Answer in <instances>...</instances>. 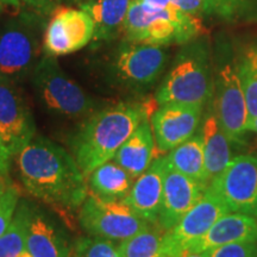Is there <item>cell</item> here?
I'll return each mask as SVG.
<instances>
[{
	"mask_svg": "<svg viewBox=\"0 0 257 257\" xmlns=\"http://www.w3.org/2000/svg\"><path fill=\"white\" fill-rule=\"evenodd\" d=\"M19 179L32 197L76 210L87 197L86 176L74 157L49 138L35 136L16 155Z\"/></svg>",
	"mask_w": 257,
	"mask_h": 257,
	"instance_id": "6da1fadb",
	"label": "cell"
},
{
	"mask_svg": "<svg viewBox=\"0 0 257 257\" xmlns=\"http://www.w3.org/2000/svg\"><path fill=\"white\" fill-rule=\"evenodd\" d=\"M150 115L147 104L121 101L96 110L85 118L69 143L73 157L85 176L113 159L121 144Z\"/></svg>",
	"mask_w": 257,
	"mask_h": 257,
	"instance_id": "7a4b0ae2",
	"label": "cell"
},
{
	"mask_svg": "<svg viewBox=\"0 0 257 257\" xmlns=\"http://www.w3.org/2000/svg\"><path fill=\"white\" fill-rule=\"evenodd\" d=\"M213 55L206 37L180 48L168 73L155 93L157 106L187 104L206 106L213 98Z\"/></svg>",
	"mask_w": 257,
	"mask_h": 257,
	"instance_id": "3957f363",
	"label": "cell"
},
{
	"mask_svg": "<svg viewBox=\"0 0 257 257\" xmlns=\"http://www.w3.org/2000/svg\"><path fill=\"white\" fill-rule=\"evenodd\" d=\"M200 18L181 11L175 4L156 8L133 0L123 29L124 40L153 46H184L202 36Z\"/></svg>",
	"mask_w": 257,
	"mask_h": 257,
	"instance_id": "277c9868",
	"label": "cell"
},
{
	"mask_svg": "<svg viewBox=\"0 0 257 257\" xmlns=\"http://www.w3.org/2000/svg\"><path fill=\"white\" fill-rule=\"evenodd\" d=\"M47 17L23 9L0 27V76L19 83L30 79L41 60V34Z\"/></svg>",
	"mask_w": 257,
	"mask_h": 257,
	"instance_id": "5b68a950",
	"label": "cell"
},
{
	"mask_svg": "<svg viewBox=\"0 0 257 257\" xmlns=\"http://www.w3.org/2000/svg\"><path fill=\"white\" fill-rule=\"evenodd\" d=\"M214 91L211 104L224 133L233 144H245L249 131V112L242 83L237 57L229 43L218 44L213 55Z\"/></svg>",
	"mask_w": 257,
	"mask_h": 257,
	"instance_id": "8992f818",
	"label": "cell"
},
{
	"mask_svg": "<svg viewBox=\"0 0 257 257\" xmlns=\"http://www.w3.org/2000/svg\"><path fill=\"white\" fill-rule=\"evenodd\" d=\"M32 87L48 110L70 118H87L96 111V101L61 68L56 57H41L30 76Z\"/></svg>",
	"mask_w": 257,
	"mask_h": 257,
	"instance_id": "52a82bcc",
	"label": "cell"
},
{
	"mask_svg": "<svg viewBox=\"0 0 257 257\" xmlns=\"http://www.w3.org/2000/svg\"><path fill=\"white\" fill-rule=\"evenodd\" d=\"M168 62L166 47L121 40L107 63L108 78L128 91L143 92L153 87Z\"/></svg>",
	"mask_w": 257,
	"mask_h": 257,
	"instance_id": "ba28073f",
	"label": "cell"
},
{
	"mask_svg": "<svg viewBox=\"0 0 257 257\" xmlns=\"http://www.w3.org/2000/svg\"><path fill=\"white\" fill-rule=\"evenodd\" d=\"M79 223L89 236L114 242L133 237L152 225L124 200H107L91 191L80 206Z\"/></svg>",
	"mask_w": 257,
	"mask_h": 257,
	"instance_id": "9c48e42d",
	"label": "cell"
},
{
	"mask_svg": "<svg viewBox=\"0 0 257 257\" xmlns=\"http://www.w3.org/2000/svg\"><path fill=\"white\" fill-rule=\"evenodd\" d=\"M208 187L230 212L257 218V155L234 156Z\"/></svg>",
	"mask_w": 257,
	"mask_h": 257,
	"instance_id": "30bf717a",
	"label": "cell"
},
{
	"mask_svg": "<svg viewBox=\"0 0 257 257\" xmlns=\"http://www.w3.org/2000/svg\"><path fill=\"white\" fill-rule=\"evenodd\" d=\"M94 38L91 16L80 8L57 5L51 12L43 34L46 55L62 56L81 50Z\"/></svg>",
	"mask_w": 257,
	"mask_h": 257,
	"instance_id": "8fae6325",
	"label": "cell"
},
{
	"mask_svg": "<svg viewBox=\"0 0 257 257\" xmlns=\"http://www.w3.org/2000/svg\"><path fill=\"white\" fill-rule=\"evenodd\" d=\"M229 208L208 187L204 197L193 206L174 227L163 233L162 251L166 257H180L189 245L210 230Z\"/></svg>",
	"mask_w": 257,
	"mask_h": 257,
	"instance_id": "7c38bea8",
	"label": "cell"
},
{
	"mask_svg": "<svg viewBox=\"0 0 257 257\" xmlns=\"http://www.w3.org/2000/svg\"><path fill=\"white\" fill-rule=\"evenodd\" d=\"M35 134L34 117L18 83L0 76V135L12 159Z\"/></svg>",
	"mask_w": 257,
	"mask_h": 257,
	"instance_id": "4fadbf2b",
	"label": "cell"
},
{
	"mask_svg": "<svg viewBox=\"0 0 257 257\" xmlns=\"http://www.w3.org/2000/svg\"><path fill=\"white\" fill-rule=\"evenodd\" d=\"M205 106L187 104L161 105L150 115L157 155L168 154L197 134Z\"/></svg>",
	"mask_w": 257,
	"mask_h": 257,
	"instance_id": "5bb4252c",
	"label": "cell"
},
{
	"mask_svg": "<svg viewBox=\"0 0 257 257\" xmlns=\"http://www.w3.org/2000/svg\"><path fill=\"white\" fill-rule=\"evenodd\" d=\"M207 188L208 186L176 172L166 162L163 194L157 226L165 232L174 227L181 218L204 197Z\"/></svg>",
	"mask_w": 257,
	"mask_h": 257,
	"instance_id": "9a60e30c",
	"label": "cell"
},
{
	"mask_svg": "<svg viewBox=\"0 0 257 257\" xmlns=\"http://www.w3.org/2000/svg\"><path fill=\"white\" fill-rule=\"evenodd\" d=\"M166 157L159 156L146 172L135 180L124 201L148 223L157 225L163 194Z\"/></svg>",
	"mask_w": 257,
	"mask_h": 257,
	"instance_id": "2e32d148",
	"label": "cell"
},
{
	"mask_svg": "<svg viewBox=\"0 0 257 257\" xmlns=\"http://www.w3.org/2000/svg\"><path fill=\"white\" fill-rule=\"evenodd\" d=\"M238 242H257V218L229 212L186 250L200 253L211 248Z\"/></svg>",
	"mask_w": 257,
	"mask_h": 257,
	"instance_id": "e0dca14e",
	"label": "cell"
},
{
	"mask_svg": "<svg viewBox=\"0 0 257 257\" xmlns=\"http://www.w3.org/2000/svg\"><path fill=\"white\" fill-rule=\"evenodd\" d=\"M31 257H70L73 246L55 221L40 211H32L27 236Z\"/></svg>",
	"mask_w": 257,
	"mask_h": 257,
	"instance_id": "ac0fdd59",
	"label": "cell"
},
{
	"mask_svg": "<svg viewBox=\"0 0 257 257\" xmlns=\"http://www.w3.org/2000/svg\"><path fill=\"white\" fill-rule=\"evenodd\" d=\"M157 149L149 118L142 120L117 150L113 160L136 180L156 159Z\"/></svg>",
	"mask_w": 257,
	"mask_h": 257,
	"instance_id": "d6986e66",
	"label": "cell"
},
{
	"mask_svg": "<svg viewBox=\"0 0 257 257\" xmlns=\"http://www.w3.org/2000/svg\"><path fill=\"white\" fill-rule=\"evenodd\" d=\"M200 128L204 137L205 167L208 181L211 182L230 165L234 157L231 147L232 142L224 133L211 101L208 102V108L204 112Z\"/></svg>",
	"mask_w": 257,
	"mask_h": 257,
	"instance_id": "ffe728a7",
	"label": "cell"
},
{
	"mask_svg": "<svg viewBox=\"0 0 257 257\" xmlns=\"http://www.w3.org/2000/svg\"><path fill=\"white\" fill-rule=\"evenodd\" d=\"M131 3L133 0H91L80 5L94 23L93 41L107 43L119 38Z\"/></svg>",
	"mask_w": 257,
	"mask_h": 257,
	"instance_id": "44dd1931",
	"label": "cell"
},
{
	"mask_svg": "<svg viewBox=\"0 0 257 257\" xmlns=\"http://www.w3.org/2000/svg\"><path fill=\"white\" fill-rule=\"evenodd\" d=\"M166 162L176 172L202 185H210L205 167L204 137L201 128L186 142L170 150L166 155Z\"/></svg>",
	"mask_w": 257,
	"mask_h": 257,
	"instance_id": "7402d4cb",
	"label": "cell"
},
{
	"mask_svg": "<svg viewBox=\"0 0 257 257\" xmlns=\"http://www.w3.org/2000/svg\"><path fill=\"white\" fill-rule=\"evenodd\" d=\"M135 184V179L113 160L96 167L88 175V188L102 199L124 200Z\"/></svg>",
	"mask_w": 257,
	"mask_h": 257,
	"instance_id": "603a6c76",
	"label": "cell"
},
{
	"mask_svg": "<svg viewBox=\"0 0 257 257\" xmlns=\"http://www.w3.org/2000/svg\"><path fill=\"white\" fill-rule=\"evenodd\" d=\"M32 211L34 207L27 201L19 200L11 223L0 236V257H19L27 249V236Z\"/></svg>",
	"mask_w": 257,
	"mask_h": 257,
	"instance_id": "cb8c5ba5",
	"label": "cell"
},
{
	"mask_svg": "<svg viewBox=\"0 0 257 257\" xmlns=\"http://www.w3.org/2000/svg\"><path fill=\"white\" fill-rule=\"evenodd\" d=\"M165 231L157 225L147 229L118 244L120 257H166L162 251V239Z\"/></svg>",
	"mask_w": 257,
	"mask_h": 257,
	"instance_id": "d4e9b609",
	"label": "cell"
},
{
	"mask_svg": "<svg viewBox=\"0 0 257 257\" xmlns=\"http://www.w3.org/2000/svg\"><path fill=\"white\" fill-rule=\"evenodd\" d=\"M237 67L248 106L250 124L257 118V44L244 48L237 59Z\"/></svg>",
	"mask_w": 257,
	"mask_h": 257,
	"instance_id": "484cf974",
	"label": "cell"
},
{
	"mask_svg": "<svg viewBox=\"0 0 257 257\" xmlns=\"http://www.w3.org/2000/svg\"><path fill=\"white\" fill-rule=\"evenodd\" d=\"M208 17L225 23L239 24L257 21V0H205Z\"/></svg>",
	"mask_w": 257,
	"mask_h": 257,
	"instance_id": "4316f807",
	"label": "cell"
},
{
	"mask_svg": "<svg viewBox=\"0 0 257 257\" xmlns=\"http://www.w3.org/2000/svg\"><path fill=\"white\" fill-rule=\"evenodd\" d=\"M73 257H120L114 240L95 236L79 237L73 244Z\"/></svg>",
	"mask_w": 257,
	"mask_h": 257,
	"instance_id": "83f0119b",
	"label": "cell"
},
{
	"mask_svg": "<svg viewBox=\"0 0 257 257\" xmlns=\"http://www.w3.org/2000/svg\"><path fill=\"white\" fill-rule=\"evenodd\" d=\"M205 257H257V242H238L200 252Z\"/></svg>",
	"mask_w": 257,
	"mask_h": 257,
	"instance_id": "f1b7e54d",
	"label": "cell"
},
{
	"mask_svg": "<svg viewBox=\"0 0 257 257\" xmlns=\"http://www.w3.org/2000/svg\"><path fill=\"white\" fill-rule=\"evenodd\" d=\"M21 200V191L15 184L10 186L3 198L0 199V236L5 232Z\"/></svg>",
	"mask_w": 257,
	"mask_h": 257,
	"instance_id": "f546056e",
	"label": "cell"
},
{
	"mask_svg": "<svg viewBox=\"0 0 257 257\" xmlns=\"http://www.w3.org/2000/svg\"><path fill=\"white\" fill-rule=\"evenodd\" d=\"M173 3L185 14L197 18L208 17V10L205 0H173Z\"/></svg>",
	"mask_w": 257,
	"mask_h": 257,
	"instance_id": "4dcf8cb0",
	"label": "cell"
},
{
	"mask_svg": "<svg viewBox=\"0 0 257 257\" xmlns=\"http://www.w3.org/2000/svg\"><path fill=\"white\" fill-rule=\"evenodd\" d=\"M21 2L25 9L36 11L44 17L50 16L53 10L56 8L55 0H21Z\"/></svg>",
	"mask_w": 257,
	"mask_h": 257,
	"instance_id": "1f68e13d",
	"label": "cell"
},
{
	"mask_svg": "<svg viewBox=\"0 0 257 257\" xmlns=\"http://www.w3.org/2000/svg\"><path fill=\"white\" fill-rule=\"evenodd\" d=\"M12 157L10 155L8 148H6L4 141H3L2 135H0V170L5 175L10 176V168H11Z\"/></svg>",
	"mask_w": 257,
	"mask_h": 257,
	"instance_id": "d6a6232c",
	"label": "cell"
},
{
	"mask_svg": "<svg viewBox=\"0 0 257 257\" xmlns=\"http://www.w3.org/2000/svg\"><path fill=\"white\" fill-rule=\"evenodd\" d=\"M14 182H12V180L10 176L5 175L4 173L0 170V199L3 198V195L5 194L6 191H8L10 186H11Z\"/></svg>",
	"mask_w": 257,
	"mask_h": 257,
	"instance_id": "836d02e7",
	"label": "cell"
},
{
	"mask_svg": "<svg viewBox=\"0 0 257 257\" xmlns=\"http://www.w3.org/2000/svg\"><path fill=\"white\" fill-rule=\"evenodd\" d=\"M91 2V0H55L56 3V6L57 5H76L79 8L80 5L82 4H86V3Z\"/></svg>",
	"mask_w": 257,
	"mask_h": 257,
	"instance_id": "e575fe53",
	"label": "cell"
},
{
	"mask_svg": "<svg viewBox=\"0 0 257 257\" xmlns=\"http://www.w3.org/2000/svg\"><path fill=\"white\" fill-rule=\"evenodd\" d=\"M2 5L4 8H12L16 10H19L22 8V2L21 0H0Z\"/></svg>",
	"mask_w": 257,
	"mask_h": 257,
	"instance_id": "d590c367",
	"label": "cell"
},
{
	"mask_svg": "<svg viewBox=\"0 0 257 257\" xmlns=\"http://www.w3.org/2000/svg\"><path fill=\"white\" fill-rule=\"evenodd\" d=\"M180 257H205V256L202 255V253L192 252V251H188V250H185V251L180 255Z\"/></svg>",
	"mask_w": 257,
	"mask_h": 257,
	"instance_id": "8d00e7d4",
	"label": "cell"
},
{
	"mask_svg": "<svg viewBox=\"0 0 257 257\" xmlns=\"http://www.w3.org/2000/svg\"><path fill=\"white\" fill-rule=\"evenodd\" d=\"M248 128H249V131H252V133H255L257 135V118L256 119H253L251 123L249 124Z\"/></svg>",
	"mask_w": 257,
	"mask_h": 257,
	"instance_id": "74e56055",
	"label": "cell"
},
{
	"mask_svg": "<svg viewBox=\"0 0 257 257\" xmlns=\"http://www.w3.org/2000/svg\"><path fill=\"white\" fill-rule=\"evenodd\" d=\"M4 9H5V8H4V6H3V5H2V3H0V12H2V11H3V10H4Z\"/></svg>",
	"mask_w": 257,
	"mask_h": 257,
	"instance_id": "f35d334b",
	"label": "cell"
}]
</instances>
